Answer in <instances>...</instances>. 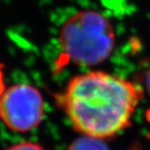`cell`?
Masks as SVG:
<instances>
[{
	"mask_svg": "<svg viewBox=\"0 0 150 150\" xmlns=\"http://www.w3.org/2000/svg\"><path fill=\"white\" fill-rule=\"evenodd\" d=\"M44 100L36 88L28 84H15L5 89L0 98V118L14 132L26 133L40 124Z\"/></svg>",
	"mask_w": 150,
	"mask_h": 150,
	"instance_id": "obj_3",
	"label": "cell"
},
{
	"mask_svg": "<svg viewBox=\"0 0 150 150\" xmlns=\"http://www.w3.org/2000/svg\"><path fill=\"white\" fill-rule=\"evenodd\" d=\"M67 150H109L103 139L83 136L75 139Z\"/></svg>",
	"mask_w": 150,
	"mask_h": 150,
	"instance_id": "obj_4",
	"label": "cell"
},
{
	"mask_svg": "<svg viewBox=\"0 0 150 150\" xmlns=\"http://www.w3.org/2000/svg\"><path fill=\"white\" fill-rule=\"evenodd\" d=\"M65 62L79 65L100 64L112 53L115 34L109 21L97 11H81L65 21L59 36Z\"/></svg>",
	"mask_w": 150,
	"mask_h": 150,
	"instance_id": "obj_2",
	"label": "cell"
},
{
	"mask_svg": "<svg viewBox=\"0 0 150 150\" xmlns=\"http://www.w3.org/2000/svg\"><path fill=\"white\" fill-rule=\"evenodd\" d=\"M6 150H47L34 142H20L10 146Z\"/></svg>",
	"mask_w": 150,
	"mask_h": 150,
	"instance_id": "obj_5",
	"label": "cell"
},
{
	"mask_svg": "<svg viewBox=\"0 0 150 150\" xmlns=\"http://www.w3.org/2000/svg\"><path fill=\"white\" fill-rule=\"evenodd\" d=\"M142 90L129 80L101 71L72 78L58 103L83 136L104 139L130 125Z\"/></svg>",
	"mask_w": 150,
	"mask_h": 150,
	"instance_id": "obj_1",
	"label": "cell"
},
{
	"mask_svg": "<svg viewBox=\"0 0 150 150\" xmlns=\"http://www.w3.org/2000/svg\"><path fill=\"white\" fill-rule=\"evenodd\" d=\"M145 85H146V89L150 95V68L148 69L147 73H146V76H145Z\"/></svg>",
	"mask_w": 150,
	"mask_h": 150,
	"instance_id": "obj_7",
	"label": "cell"
},
{
	"mask_svg": "<svg viewBox=\"0 0 150 150\" xmlns=\"http://www.w3.org/2000/svg\"><path fill=\"white\" fill-rule=\"evenodd\" d=\"M5 84H4V73H3V65L0 64V98H1L3 93L5 91Z\"/></svg>",
	"mask_w": 150,
	"mask_h": 150,
	"instance_id": "obj_6",
	"label": "cell"
}]
</instances>
